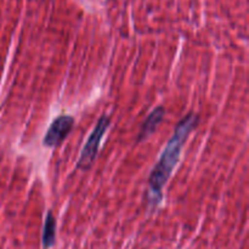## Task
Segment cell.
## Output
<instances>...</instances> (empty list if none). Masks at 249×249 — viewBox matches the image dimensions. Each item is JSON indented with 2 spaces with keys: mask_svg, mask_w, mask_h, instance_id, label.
<instances>
[{
  "mask_svg": "<svg viewBox=\"0 0 249 249\" xmlns=\"http://www.w3.org/2000/svg\"><path fill=\"white\" fill-rule=\"evenodd\" d=\"M197 118L195 114L190 113L185 117L175 129L174 135L165 146L160 160L152 169L150 175V201L152 204L160 203L162 198V190L165 182L169 179L173 169L179 160L180 152L186 141L187 136L196 125Z\"/></svg>",
  "mask_w": 249,
  "mask_h": 249,
  "instance_id": "6da1fadb",
  "label": "cell"
},
{
  "mask_svg": "<svg viewBox=\"0 0 249 249\" xmlns=\"http://www.w3.org/2000/svg\"><path fill=\"white\" fill-rule=\"evenodd\" d=\"M108 125H109V117L102 116L101 118H100V121L97 122L96 126H95L94 131L91 133L90 138L88 139L84 148L82 150L79 160H78V168L85 170V169H89V168L91 167L95 158H96V153L97 151H99L101 139L104 138Z\"/></svg>",
  "mask_w": 249,
  "mask_h": 249,
  "instance_id": "7a4b0ae2",
  "label": "cell"
},
{
  "mask_svg": "<svg viewBox=\"0 0 249 249\" xmlns=\"http://www.w3.org/2000/svg\"><path fill=\"white\" fill-rule=\"evenodd\" d=\"M74 119L71 116H60L51 123L43 142L48 147L57 146L67 138L70 131L72 130Z\"/></svg>",
  "mask_w": 249,
  "mask_h": 249,
  "instance_id": "3957f363",
  "label": "cell"
},
{
  "mask_svg": "<svg viewBox=\"0 0 249 249\" xmlns=\"http://www.w3.org/2000/svg\"><path fill=\"white\" fill-rule=\"evenodd\" d=\"M163 116H164V109H163V107H157V108L148 116V118L146 119L145 123H143L142 130H141L140 138L139 139H140V140L142 139L143 140V139L147 138L148 135H151V134L156 130L158 124L160 123V121L163 119Z\"/></svg>",
  "mask_w": 249,
  "mask_h": 249,
  "instance_id": "277c9868",
  "label": "cell"
},
{
  "mask_svg": "<svg viewBox=\"0 0 249 249\" xmlns=\"http://www.w3.org/2000/svg\"><path fill=\"white\" fill-rule=\"evenodd\" d=\"M55 235H56V221L53 218V213L49 212L46 215L45 224H44L43 230V247L44 249H49L55 242Z\"/></svg>",
  "mask_w": 249,
  "mask_h": 249,
  "instance_id": "5b68a950",
  "label": "cell"
}]
</instances>
